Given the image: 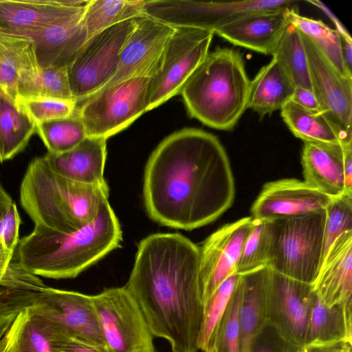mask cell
<instances>
[{
  "label": "cell",
  "instance_id": "cb8c5ba5",
  "mask_svg": "<svg viewBox=\"0 0 352 352\" xmlns=\"http://www.w3.org/2000/svg\"><path fill=\"white\" fill-rule=\"evenodd\" d=\"M40 68L33 41L0 30V87L15 100L19 85L38 75Z\"/></svg>",
  "mask_w": 352,
  "mask_h": 352
},
{
  "label": "cell",
  "instance_id": "60d3db41",
  "mask_svg": "<svg viewBox=\"0 0 352 352\" xmlns=\"http://www.w3.org/2000/svg\"><path fill=\"white\" fill-rule=\"evenodd\" d=\"M38 292L0 285V339L20 311L36 304Z\"/></svg>",
  "mask_w": 352,
  "mask_h": 352
},
{
  "label": "cell",
  "instance_id": "4316f807",
  "mask_svg": "<svg viewBox=\"0 0 352 352\" xmlns=\"http://www.w3.org/2000/svg\"><path fill=\"white\" fill-rule=\"evenodd\" d=\"M295 86L274 59L263 66L250 82L248 108L261 117L271 114L292 99Z\"/></svg>",
  "mask_w": 352,
  "mask_h": 352
},
{
  "label": "cell",
  "instance_id": "4dcf8cb0",
  "mask_svg": "<svg viewBox=\"0 0 352 352\" xmlns=\"http://www.w3.org/2000/svg\"><path fill=\"white\" fill-rule=\"evenodd\" d=\"M271 55L279 63L295 87L312 90L301 33L291 21L284 29Z\"/></svg>",
  "mask_w": 352,
  "mask_h": 352
},
{
  "label": "cell",
  "instance_id": "816d5d0a",
  "mask_svg": "<svg viewBox=\"0 0 352 352\" xmlns=\"http://www.w3.org/2000/svg\"><path fill=\"white\" fill-rule=\"evenodd\" d=\"M0 352H6L3 348V346L1 342V340L0 339Z\"/></svg>",
  "mask_w": 352,
  "mask_h": 352
},
{
  "label": "cell",
  "instance_id": "f546056e",
  "mask_svg": "<svg viewBox=\"0 0 352 352\" xmlns=\"http://www.w3.org/2000/svg\"><path fill=\"white\" fill-rule=\"evenodd\" d=\"M281 117L290 131L304 142L345 144L340 129L321 111L305 109L292 99L280 109Z\"/></svg>",
  "mask_w": 352,
  "mask_h": 352
},
{
  "label": "cell",
  "instance_id": "681fc988",
  "mask_svg": "<svg viewBox=\"0 0 352 352\" xmlns=\"http://www.w3.org/2000/svg\"><path fill=\"white\" fill-rule=\"evenodd\" d=\"M340 38L342 60L347 72L352 75V38L341 36Z\"/></svg>",
  "mask_w": 352,
  "mask_h": 352
},
{
  "label": "cell",
  "instance_id": "f6af8a7d",
  "mask_svg": "<svg viewBox=\"0 0 352 352\" xmlns=\"http://www.w3.org/2000/svg\"><path fill=\"white\" fill-rule=\"evenodd\" d=\"M55 327V326H54ZM52 352H109L61 333L55 327Z\"/></svg>",
  "mask_w": 352,
  "mask_h": 352
},
{
  "label": "cell",
  "instance_id": "74e56055",
  "mask_svg": "<svg viewBox=\"0 0 352 352\" xmlns=\"http://www.w3.org/2000/svg\"><path fill=\"white\" fill-rule=\"evenodd\" d=\"M239 278L208 352H240L239 317L242 289Z\"/></svg>",
  "mask_w": 352,
  "mask_h": 352
},
{
  "label": "cell",
  "instance_id": "d590c367",
  "mask_svg": "<svg viewBox=\"0 0 352 352\" xmlns=\"http://www.w3.org/2000/svg\"><path fill=\"white\" fill-rule=\"evenodd\" d=\"M239 274L229 276L217 288L204 310L203 321L198 340V349L208 352L217 327L223 318L234 292Z\"/></svg>",
  "mask_w": 352,
  "mask_h": 352
},
{
  "label": "cell",
  "instance_id": "9a60e30c",
  "mask_svg": "<svg viewBox=\"0 0 352 352\" xmlns=\"http://www.w3.org/2000/svg\"><path fill=\"white\" fill-rule=\"evenodd\" d=\"M36 306L61 333L109 351L91 296L45 286L38 293Z\"/></svg>",
  "mask_w": 352,
  "mask_h": 352
},
{
  "label": "cell",
  "instance_id": "7402d4cb",
  "mask_svg": "<svg viewBox=\"0 0 352 352\" xmlns=\"http://www.w3.org/2000/svg\"><path fill=\"white\" fill-rule=\"evenodd\" d=\"M85 13V12H84ZM83 15L69 19L31 34L41 69L68 67L87 41Z\"/></svg>",
  "mask_w": 352,
  "mask_h": 352
},
{
  "label": "cell",
  "instance_id": "b9f144b4",
  "mask_svg": "<svg viewBox=\"0 0 352 352\" xmlns=\"http://www.w3.org/2000/svg\"><path fill=\"white\" fill-rule=\"evenodd\" d=\"M36 124L72 116L78 108L74 100H63L51 98H18Z\"/></svg>",
  "mask_w": 352,
  "mask_h": 352
},
{
  "label": "cell",
  "instance_id": "c3c4849f",
  "mask_svg": "<svg viewBox=\"0 0 352 352\" xmlns=\"http://www.w3.org/2000/svg\"><path fill=\"white\" fill-rule=\"evenodd\" d=\"M307 2L313 4L314 6L322 10L329 17V19L331 20V21L336 26V30L338 32L341 37H351L349 33L343 26L342 23L324 3L317 0H309L307 1Z\"/></svg>",
  "mask_w": 352,
  "mask_h": 352
},
{
  "label": "cell",
  "instance_id": "8d00e7d4",
  "mask_svg": "<svg viewBox=\"0 0 352 352\" xmlns=\"http://www.w3.org/2000/svg\"><path fill=\"white\" fill-rule=\"evenodd\" d=\"M253 220L252 228L246 238L236 267L241 275L267 267L270 253V232L267 220Z\"/></svg>",
  "mask_w": 352,
  "mask_h": 352
},
{
  "label": "cell",
  "instance_id": "f907efd6",
  "mask_svg": "<svg viewBox=\"0 0 352 352\" xmlns=\"http://www.w3.org/2000/svg\"><path fill=\"white\" fill-rule=\"evenodd\" d=\"M12 203L11 197L0 184V219Z\"/></svg>",
  "mask_w": 352,
  "mask_h": 352
},
{
  "label": "cell",
  "instance_id": "ab89813d",
  "mask_svg": "<svg viewBox=\"0 0 352 352\" xmlns=\"http://www.w3.org/2000/svg\"><path fill=\"white\" fill-rule=\"evenodd\" d=\"M14 252L0 241V285L40 292L46 285L19 263Z\"/></svg>",
  "mask_w": 352,
  "mask_h": 352
},
{
  "label": "cell",
  "instance_id": "d6986e66",
  "mask_svg": "<svg viewBox=\"0 0 352 352\" xmlns=\"http://www.w3.org/2000/svg\"><path fill=\"white\" fill-rule=\"evenodd\" d=\"M292 7L246 14L214 32L235 45L271 54L286 25Z\"/></svg>",
  "mask_w": 352,
  "mask_h": 352
},
{
  "label": "cell",
  "instance_id": "8992f818",
  "mask_svg": "<svg viewBox=\"0 0 352 352\" xmlns=\"http://www.w3.org/2000/svg\"><path fill=\"white\" fill-rule=\"evenodd\" d=\"M325 209L268 221L267 267L286 277L313 284L322 265Z\"/></svg>",
  "mask_w": 352,
  "mask_h": 352
},
{
  "label": "cell",
  "instance_id": "ffe728a7",
  "mask_svg": "<svg viewBox=\"0 0 352 352\" xmlns=\"http://www.w3.org/2000/svg\"><path fill=\"white\" fill-rule=\"evenodd\" d=\"M345 144L304 142L301 154L304 182L333 198L352 194L344 170Z\"/></svg>",
  "mask_w": 352,
  "mask_h": 352
},
{
  "label": "cell",
  "instance_id": "3957f363",
  "mask_svg": "<svg viewBox=\"0 0 352 352\" xmlns=\"http://www.w3.org/2000/svg\"><path fill=\"white\" fill-rule=\"evenodd\" d=\"M121 241L118 219L106 200L95 219L75 232L60 233L34 227L19 239L14 256L37 276L72 278L118 248Z\"/></svg>",
  "mask_w": 352,
  "mask_h": 352
},
{
  "label": "cell",
  "instance_id": "9c48e42d",
  "mask_svg": "<svg viewBox=\"0 0 352 352\" xmlns=\"http://www.w3.org/2000/svg\"><path fill=\"white\" fill-rule=\"evenodd\" d=\"M135 23V17L94 36L67 67L71 91L78 104L104 87L115 75L120 52Z\"/></svg>",
  "mask_w": 352,
  "mask_h": 352
},
{
  "label": "cell",
  "instance_id": "f1b7e54d",
  "mask_svg": "<svg viewBox=\"0 0 352 352\" xmlns=\"http://www.w3.org/2000/svg\"><path fill=\"white\" fill-rule=\"evenodd\" d=\"M36 132V124L24 107L0 87V160L23 151Z\"/></svg>",
  "mask_w": 352,
  "mask_h": 352
},
{
  "label": "cell",
  "instance_id": "6da1fadb",
  "mask_svg": "<svg viewBox=\"0 0 352 352\" xmlns=\"http://www.w3.org/2000/svg\"><path fill=\"white\" fill-rule=\"evenodd\" d=\"M234 195L227 153L205 131L185 128L169 135L147 161L144 205L160 225L186 230L207 225L231 206Z\"/></svg>",
  "mask_w": 352,
  "mask_h": 352
},
{
  "label": "cell",
  "instance_id": "ba28073f",
  "mask_svg": "<svg viewBox=\"0 0 352 352\" xmlns=\"http://www.w3.org/2000/svg\"><path fill=\"white\" fill-rule=\"evenodd\" d=\"M291 0L201 1L146 0L142 13L173 28H192L214 32L252 12L294 6Z\"/></svg>",
  "mask_w": 352,
  "mask_h": 352
},
{
  "label": "cell",
  "instance_id": "83f0119b",
  "mask_svg": "<svg viewBox=\"0 0 352 352\" xmlns=\"http://www.w3.org/2000/svg\"><path fill=\"white\" fill-rule=\"evenodd\" d=\"M352 342L351 305H327L315 292L305 345Z\"/></svg>",
  "mask_w": 352,
  "mask_h": 352
},
{
  "label": "cell",
  "instance_id": "30bf717a",
  "mask_svg": "<svg viewBox=\"0 0 352 352\" xmlns=\"http://www.w3.org/2000/svg\"><path fill=\"white\" fill-rule=\"evenodd\" d=\"M214 34L208 30L175 28L160 67L149 80L147 111L180 94L209 52Z\"/></svg>",
  "mask_w": 352,
  "mask_h": 352
},
{
  "label": "cell",
  "instance_id": "ac0fdd59",
  "mask_svg": "<svg viewBox=\"0 0 352 352\" xmlns=\"http://www.w3.org/2000/svg\"><path fill=\"white\" fill-rule=\"evenodd\" d=\"M89 0H0V30L25 37L81 16Z\"/></svg>",
  "mask_w": 352,
  "mask_h": 352
},
{
  "label": "cell",
  "instance_id": "5bb4252c",
  "mask_svg": "<svg viewBox=\"0 0 352 352\" xmlns=\"http://www.w3.org/2000/svg\"><path fill=\"white\" fill-rule=\"evenodd\" d=\"M252 224V217L225 224L199 247V281L204 310L217 288L236 273L244 242Z\"/></svg>",
  "mask_w": 352,
  "mask_h": 352
},
{
  "label": "cell",
  "instance_id": "836d02e7",
  "mask_svg": "<svg viewBox=\"0 0 352 352\" xmlns=\"http://www.w3.org/2000/svg\"><path fill=\"white\" fill-rule=\"evenodd\" d=\"M36 132L47 149L54 155L65 153L87 138L85 127L78 113L67 118L43 122L36 124Z\"/></svg>",
  "mask_w": 352,
  "mask_h": 352
},
{
  "label": "cell",
  "instance_id": "f35d334b",
  "mask_svg": "<svg viewBox=\"0 0 352 352\" xmlns=\"http://www.w3.org/2000/svg\"><path fill=\"white\" fill-rule=\"evenodd\" d=\"M325 212L322 265L334 242L342 234L352 231V194L333 198Z\"/></svg>",
  "mask_w": 352,
  "mask_h": 352
},
{
  "label": "cell",
  "instance_id": "52a82bcc",
  "mask_svg": "<svg viewBox=\"0 0 352 352\" xmlns=\"http://www.w3.org/2000/svg\"><path fill=\"white\" fill-rule=\"evenodd\" d=\"M150 78L123 80L102 89L78 107L87 137L108 139L147 111Z\"/></svg>",
  "mask_w": 352,
  "mask_h": 352
},
{
  "label": "cell",
  "instance_id": "d6a6232c",
  "mask_svg": "<svg viewBox=\"0 0 352 352\" xmlns=\"http://www.w3.org/2000/svg\"><path fill=\"white\" fill-rule=\"evenodd\" d=\"M290 21L309 37L332 65L342 75L352 78L347 72L342 56L341 38L338 32L320 20L298 14L296 8L289 13Z\"/></svg>",
  "mask_w": 352,
  "mask_h": 352
},
{
  "label": "cell",
  "instance_id": "d4e9b609",
  "mask_svg": "<svg viewBox=\"0 0 352 352\" xmlns=\"http://www.w3.org/2000/svg\"><path fill=\"white\" fill-rule=\"evenodd\" d=\"M268 267L240 275L242 289L239 311L240 352H250L254 340L266 322L265 294Z\"/></svg>",
  "mask_w": 352,
  "mask_h": 352
},
{
  "label": "cell",
  "instance_id": "bcb514c9",
  "mask_svg": "<svg viewBox=\"0 0 352 352\" xmlns=\"http://www.w3.org/2000/svg\"><path fill=\"white\" fill-rule=\"evenodd\" d=\"M292 100L305 109L320 111L316 98L311 89L295 87Z\"/></svg>",
  "mask_w": 352,
  "mask_h": 352
},
{
  "label": "cell",
  "instance_id": "484cf974",
  "mask_svg": "<svg viewBox=\"0 0 352 352\" xmlns=\"http://www.w3.org/2000/svg\"><path fill=\"white\" fill-rule=\"evenodd\" d=\"M53 322L35 305L19 313L2 337L6 352H52Z\"/></svg>",
  "mask_w": 352,
  "mask_h": 352
},
{
  "label": "cell",
  "instance_id": "e0dca14e",
  "mask_svg": "<svg viewBox=\"0 0 352 352\" xmlns=\"http://www.w3.org/2000/svg\"><path fill=\"white\" fill-rule=\"evenodd\" d=\"M333 199L304 181L278 179L263 185L252 206L251 217L271 220L301 215L326 209Z\"/></svg>",
  "mask_w": 352,
  "mask_h": 352
},
{
  "label": "cell",
  "instance_id": "7dc6e473",
  "mask_svg": "<svg viewBox=\"0 0 352 352\" xmlns=\"http://www.w3.org/2000/svg\"><path fill=\"white\" fill-rule=\"evenodd\" d=\"M351 342H338L326 344H311L301 347L300 352H352Z\"/></svg>",
  "mask_w": 352,
  "mask_h": 352
},
{
  "label": "cell",
  "instance_id": "1f68e13d",
  "mask_svg": "<svg viewBox=\"0 0 352 352\" xmlns=\"http://www.w3.org/2000/svg\"><path fill=\"white\" fill-rule=\"evenodd\" d=\"M143 0H90L82 19L87 41L116 24L143 14Z\"/></svg>",
  "mask_w": 352,
  "mask_h": 352
},
{
  "label": "cell",
  "instance_id": "ee69618b",
  "mask_svg": "<svg viewBox=\"0 0 352 352\" xmlns=\"http://www.w3.org/2000/svg\"><path fill=\"white\" fill-rule=\"evenodd\" d=\"M21 218L16 205L12 204L0 219V241L8 249L15 251L19 241Z\"/></svg>",
  "mask_w": 352,
  "mask_h": 352
},
{
  "label": "cell",
  "instance_id": "5b68a950",
  "mask_svg": "<svg viewBox=\"0 0 352 352\" xmlns=\"http://www.w3.org/2000/svg\"><path fill=\"white\" fill-rule=\"evenodd\" d=\"M250 82L241 54L218 47L208 53L180 94L192 118L229 131L248 109Z\"/></svg>",
  "mask_w": 352,
  "mask_h": 352
},
{
  "label": "cell",
  "instance_id": "277c9868",
  "mask_svg": "<svg viewBox=\"0 0 352 352\" xmlns=\"http://www.w3.org/2000/svg\"><path fill=\"white\" fill-rule=\"evenodd\" d=\"M21 207L34 227L71 233L90 223L108 200L107 182L89 185L56 172L45 155L29 163L20 186Z\"/></svg>",
  "mask_w": 352,
  "mask_h": 352
},
{
  "label": "cell",
  "instance_id": "7a4b0ae2",
  "mask_svg": "<svg viewBox=\"0 0 352 352\" xmlns=\"http://www.w3.org/2000/svg\"><path fill=\"white\" fill-rule=\"evenodd\" d=\"M199 247L179 233H156L138 245L124 285L135 299L153 336L173 352H197L204 306Z\"/></svg>",
  "mask_w": 352,
  "mask_h": 352
},
{
  "label": "cell",
  "instance_id": "8fae6325",
  "mask_svg": "<svg viewBox=\"0 0 352 352\" xmlns=\"http://www.w3.org/2000/svg\"><path fill=\"white\" fill-rule=\"evenodd\" d=\"M91 298L109 352H155L143 313L124 286L104 289Z\"/></svg>",
  "mask_w": 352,
  "mask_h": 352
},
{
  "label": "cell",
  "instance_id": "603a6c76",
  "mask_svg": "<svg viewBox=\"0 0 352 352\" xmlns=\"http://www.w3.org/2000/svg\"><path fill=\"white\" fill-rule=\"evenodd\" d=\"M52 168L76 182L96 185L105 183L104 169L107 139L87 137L74 148L58 155L45 154Z\"/></svg>",
  "mask_w": 352,
  "mask_h": 352
},
{
  "label": "cell",
  "instance_id": "2e32d148",
  "mask_svg": "<svg viewBox=\"0 0 352 352\" xmlns=\"http://www.w3.org/2000/svg\"><path fill=\"white\" fill-rule=\"evenodd\" d=\"M174 29L144 14L136 16L135 26L120 52L116 72L102 89L130 78L152 77L160 67Z\"/></svg>",
  "mask_w": 352,
  "mask_h": 352
},
{
  "label": "cell",
  "instance_id": "7bdbcfd3",
  "mask_svg": "<svg viewBox=\"0 0 352 352\" xmlns=\"http://www.w3.org/2000/svg\"><path fill=\"white\" fill-rule=\"evenodd\" d=\"M300 349L284 338L266 321L257 333L250 352H300Z\"/></svg>",
  "mask_w": 352,
  "mask_h": 352
},
{
  "label": "cell",
  "instance_id": "f5cc1de1",
  "mask_svg": "<svg viewBox=\"0 0 352 352\" xmlns=\"http://www.w3.org/2000/svg\"><path fill=\"white\" fill-rule=\"evenodd\" d=\"M0 163H1V160H0Z\"/></svg>",
  "mask_w": 352,
  "mask_h": 352
},
{
  "label": "cell",
  "instance_id": "7c38bea8",
  "mask_svg": "<svg viewBox=\"0 0 352 352\" xmlns=\"http://www.w3.org/2000/svg\"><path fill=\"white\" fill-rule=\"evenodd\" d=\"M315 292L300 282L270 269L266 294L267 321L294 345H305Z\"/></svg>",
  "mask_w": 352,
  "mask_h": 352
},
{
  "label": "cell",
  "instance_id": "4fadbf2b",
  "mask_svg": "<svg viewBox=\"0 0 352 352\" xmlns=\"http://www.w3.org/2000/svg\"><path fill=\"white\" fill-rule=\"evenodd\" d=\"M301 36L305 50L312 91L320 111L352 140V78L341 74L312 41Z\"/></svg>",
  "mask_w": 352,
  "mask_h": 352
},
{
  "label": "cell",
  "instance_id": "e575fe53",
  "mask_svg": "<svg viewBox=\"0 0 352 352\" xmlns=\"http://www.w3.org/2000/svg\"><path fill=\"white\" fill-rule=\"evenodd\" d=\"M51 98L76 101L70 89L67 67L41 69L35 77L20 84L18 87V98Z\"/></svg>",
  "mask_w": 352,
  "mask_h": 352
},
{
  "label": "cell",
  "instance_id": "44dd1931",
  "mask_svg": "<svg viewBox=\"0 0 352 352\" xmlns=\"http://www.w3.org/2000/svg\"><path fill=\"white\" fill-rule=\"evenodd\" d=\"M314 292L328 306L352 304V231L332 245L312 284Z\"/></svg>",
  "mask_w": 352,
  "mask_h": 352
}]
</instances>
